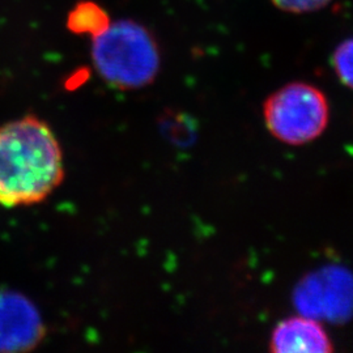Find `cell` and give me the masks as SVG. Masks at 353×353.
Listing matches in <instances>:
<instances>
[{
    "label": "cell",
    "instance_id": "6da1fadb",
    "mask_svg": "<svg viewBox=\"0 0 353 353\" xmlns=\"http://www.w3.org/2000/svg\"><path fill=\"white\" fill-rule=\"evenodd\" d=\"M64 179L63 151L43 119L26 115L0 126V204L43 202Z\"/></svg>",
    "mask_w": 353,
    "mask_h": 353
},
{
    "label": "cell",
    "instance_id": "7a4b0ae2",
    "mask_svg": "<svg viewBox=\"0 0 353 353\" xmlns=\"http://www.w3.org/2000/svg\"><path fill=\"white\" fill-rule=\"evenodd\" d=\"M93 64L114 88L150 85L160 71V51L151 32L137 21L122 20L93 37Z\"/></svg>",
    "mask_w": 353,
    "mask_h": 353
},
{
    "label": "cell",
    "instance_id": "3957f363",
    "mask_svg": "<svg viewBox=\"0 0 353 353\" xmlns=\"http://www.w3.org/2000/svg\"><path fill=\"white\" fill-rule=\"evenodd\" d=\"M263 119L268 132L280 143L294 147L309 144L327 128V97L309 83L293 81L267 97Z\"/></svg>",
    "mask_w": 353,
    "mask_h": 353
},
{
    "label": "cell",
    "instance_id": "277c9868",
    "mask_svg": "<svg viewBox=\"0 0 353 353\" xmlns=\"http://www.w3.org/2000/svg\"><path fill=\"white\" fill-rule=\"evenodd\" d=\"M294 303L303 316L343 321L353 310V278L341 268L319 271L300 284Z\"/></svg>",
    "mask_w": 353,
    "mask_h": 353
},
{
    "label": "cell",
    "instance_id": "5b68a950",
    "mask_svg": "<svg viewBox=\"0 0 353 353\" xmlns=\"http://www.w3.org/2000/svg\"><path fill=\"white\" fill-rule=\"evenodd\" d=\"M270 351L274 353H331L334 343L316 318L294 316L280 321L272 330Z\"/></svg>",
    "mask_w": 353,
    "mask_h": 353
},
{
    "label": "cell",
    "instance_id": "8992f818",
    "mask_svg": "<svg viewBox=\"0 0 353 353\" xmlns=\"http://www.w3.org/2000/svg\"><path fill=\"white\" fill-rule=\"evenodd\" d=\"M34 309L19 296H0V348L28 350L42 336Z\"/></svg>",
    "mask_w": 353,
    "mask_h": 353
},
{
    "label": "cell",
    "instance_id": "52a82bcc",
    "mask_svg": "<svg viewBox=\"0 0 353 353\" xmlns=\"http://www.w3.org/2000/svg\"><path fill=\"white\" fill-rule=\"evenodd\" d=\"M109 26V14L93 1H81L68 13L67 26L76 34H90L94 37L108 29Z\"/></svg>",
    "mask_w": 353,
    "mask_h": 353
},
{
    "label": "cell",
    "instance_id": "ba28073f",
    "mask_svg": "<svg viewBox=\"0 0 353 353\" xmlns=\"http://www.w3.org/2000/svg\"><path fill=\"white\" fill-rule=\"evenodd\" d=\"M331 65L341 84L353 90V38L343 41L335 49Z\"/></svg>",
    "mask_w": 353,
    "mask_h": 353
},
{
    "label": "cell",
    "instance_id": "9c48e42d",
    "mask_svg": "<svg viewBox=\"0 0 353 353\" xmlns=\"http://www.w3.org/2000/svg\"><path fill=\"white\" fill-rule=\"evenodd\" d=\"M279 10L290 13L316 12L325 8L331 0H271Z\"/></svg>",
    "mask_w": 353,
    "mask_h": 353
}]
</instances>
